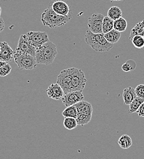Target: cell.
<instances>
[{
  "instance_id": "obj_20",
  "label": "cell",
  "mask_w": 144,
  "mask_h": 159,
  "mask_svg": "<svg viewBox=\"0 0 144 159\" xmlns=\"http://www.w3.org/2000/svg\"><path fill=\"white\" fill-rule=\"evenodd\" d=\"M114 21L110 19L108 16L104 17L103 26H102L103 34H106L114 29Z\"/></svg>"
},
{
  "instance_id": "obj_23",
  "label": "cell",
  "mask_w": 144,
  "mask_h": 159,
  "mask_svg": "<svg viewBox=\"0 0 144 159\" xmlns=\"http://www.w3.org/2000/svg\"><path fill=\"white\" fill-rule=\"evenodd\" d=\"M62 115L64 118H77V110L74 105L66 107L62 112Z\"/></svg>"
},
{
  "instance_id": "obj_24",
  "label": "cell",
  "mask_w": 144,
  "mask_h": 159,
  "mask_svg": "<svg viewBox=\"0 0 144 159\" xmlns=\"http://www.w3.org/2000/svg\"><path fill=\"white\" fill-rule=\"evenodd\" d=\"M77 122L74 118H65L63 120V125L67 130H72L77 127Z\"/></svg>"
},
{
  "instance_id": "obj_22",
  "label": "cell",
  "mask_w": 144,
  "mask_h": 159,
  "mask_svg": "<svg viewBox=\"0 0 144 159\" xmlns=\"http://www.w3.org/2000/svg\"><path fill=\"white\" fill-rule=\"evenodd\" d=\"M128 26L127 21L123 17H121L117 20H114V30L122 33L126 31Z\"/></svg>"
},
{
  "instance_id": "obj_5",
  "label": "cell",
  "mask_w": 144,
  "mask_h": 159,
  "mask_svg": "<svg viewBox=\"0 0 144 159\" xmlns=\"http://www.w3.org/2000/svg\"><path fill=\"white\" fill-rule=\"evenodd\" d=\"M14 59L21 70H33L37 67V62L35 57L26 53L19 52H15Z\"/></svg>"
},
{
  "instance_id": "obj_28",
  "label": "cell",
  "mask_w": 144,
  "mask_h": 159,
  "mask_svg": "<svg viewBox=\"0 0 144 159\" xmlns=\"http://www.w3.org/2000/svg\"><path fill=\"white\" fill-rule=\"evenodd\" d=\"M135 91L137 97L144 99V84H141L137 86L135 88Z\"/></svg>"
},
{
  "instance_id": "obj_13",
  "label": "cell",
  "mask_w": 144,
  "mask_h": 159,
  "mask_svg": "<svg viewBox=\"0 0 144 159\" xmlns=\"http://www.w3.org/2000/svg\"><path fill=\"white\" fill-rule=\"evenodd\" d=\"M46 92L49 98L57 100L62 99L64 95L61 86L57 83H52L47 88Z\"/></svg>"
},
{
  "instance_id": "obj_26",
  "label": "cell",
  "mask_w": 144,
  "mask_h": 159,
  "mask_svg": "<svg viewBox=\"0 0 144 159\" xmlns=\"http://www.w3.org/2000/svg\"><path fill=\"white\" fill-rule=\"evenodd\" d=\"M136 67V63L133 60H129L127 61L123 64L122 69L124 72H129L134 70Z\"/></svg>"
},
{
  "instance_id": "obj_12",
  "label": "cell",
  "mask_w": 144,
  "mask_h": 159,
  "mask_svg": "<svg viewBox=\"0 0 144 159\" xmlns=\"http://www.w3.org/2000/svg\"><path fill=\"white\" fill-rule=\"evenodd\" d=\"M1 50L0 52V61L9 62L14 58L15 52L7 42H0Z\"/></svg>"
},
{
  "instance_id": "obj_18",
  "label": "cell",
  "mask_w": 144,
  "mask_h": 159,
  "mask_svg": "<svg viewBox=\"0 0 144 159\" xmlns=\"http://www.w3.org/2000/svg\"><path fill=\"white\" fill-rule=\"evenodd\" d=\"M123 12L121 9L117 6L111 7L107 12V16L112 20H115L122 17Z\"/></svg>"
},
{
  "instance_id": "obj_27",
  "label": "cell",
  "mask_w": 144,
  "mask_h": 159,
  "mask_svg": "<svg viewBox=\"0 0 144 159\" xmlns=\"http://www.w3.org/2000/svg\"><path fill=\"white\" fill-rule=\"evenodd\" d=\"M12 70V67L7 62L0 68V77H6L9 75Z\"/></svg>"
},
{
  "instance_id": "obj_10",
  "label": "cell",
  "mask_w": 144,
  "mask_h": 159,
  "mask_svg": "<svg viewBox=\"0 0 144 159\" xmlns=\"http://www.w3.org/2000/svg\"><path fill=\"white\" fill-rule=\"evenodd\" d=\"M83 91H76L64 94L62 98V102L66 107L74 105L84 99Z\"/></svg>"
},
{
  "instance_id": "obj_31",
  "label": "cell",
  "mask_w": 144,
  "mask_h": 159,
  "mask_svg": "<svg viewBox=\"0 0 144 159\" xmlns=\"http://www.w3.org/2000/svg\"><path fill=\"white\" fill-rule=\"evenodd\" d=\"M7 62H4V61H0V68L3 66V65H4L5 64H6Z\"/></svg>"
},
{
  "instance_id": "obj_4",
  "label": "cell",
  "mask_w": 144,
  "mask_h": 159,
  "mask_svg": "<svg viewBox=\"0 0 144 159\" xmlns=\"http://www.w3.org/2000/svg\"><path fill=\"white\" fill-rule=\"evenodd\" d=\"M74 106L77 110L76 118L77 124L83 126L88 124L91 119L93 114V107L91 104L83 100L75 104Z\"/></svg>"
},
{
  "instance_id": "obj_16",
  "label": "cell",
  "mask_w": 144,
  "mask_h": 159,
  "mask_svg": "<svg viewBox=\"0 0 144 159\" xmlns=\"http://www.w3.org/2000/svg\"><path fill=\"white\" fill-rule=\"evenodd\" d=\"M121 33L115 30H112L109 33L104 34V37L106 40L112 44H115L118 42V40L121 38Z\"/></svg>"
},
{
  "instance_id": "obj_9",
  "label": "cell",
  "mask_w": 144,
  "mask_h": 159,
  "mask_svg": "<svg viewBox=\"0 0 144 159\" xmlns=\"http://www.w3.org/2000/svg\"><path fill=\"white\" fill-rule=\"evenodd\" d=\"M104 16L102 14L95 13L88 19V26L89 30L95 34L103 33L102 26Z\"/></svg>"
},
{
  "instance_id": "obj_21",
  "label": "cell",
  "mask_w": 144,
  "mask_h": 159,
  "mask_svg": "<svg viewBox=\"0 0 144 159\" xmlns=\"http://www.w3.org/2000/svg\"><path fill=\"white\" fill-rule=\"evenodd\" d=\"M144 102V99L141 98L139 97H136L134 100L129 104V109L128 113L130 114L136 113L139 108L141 107L142 103Z\"/></svg>"
},
{
  "instance_id": "obj_15",
  "label": "cell",
  "mask_w": 144,
  "mask_h": 159,
  "mask_svg": "<svg viewBox=\"0 0 144 159\" xmlns=\"http://www.w3.org/2000/svg\"><path fill=\"white\" fill-rule=\"evenodd\" d=\"M137 97L135 89L129 86L125 88L123 93L124 104L129 105V104Z\"/></svg>"
},
{
  "instance_id": "obj_8",
  "label": "cell",
  "mask_w": 144,
  "mask_h": 159,
  "mask_svg": "<svg viewBox=\"0 0 144 159\" xmlns=\"http://www.w3.org/2000/svg\"><path fill=\"white\" fill-rule=\"evenodd\" d=\"M57 83L61 86L64 94L73 91L69 68L64 69L60 72L57 77Z\"/></svg>"
},
{
  "instance_id": "obj_6",
  "label": "cell",
  "mask_w": 144,
  "mask_h": 159,
  "mask_svg": "<svg viewBox=\"0 0 144 159\" xmlns=\"http://www.w3.org/2000/svg\"><path fill=\"white\" fill-rule=\"evenodd\" d=\"M72 91H83L85 87L86 79L82 70L80 69L69 68Z\"/></svg>"
},
{
  "instance_id": "obj_2",
  "label": "cell",
  "mask_w": 144,
  "mask_h": 159,
  "mask_svg": "<svg viewBox=\"0 0 144 159\" xmlns=\"http://www.w3.org/2000/svg\"><path fill=\"white\" fill-rule=\"evenodd\" d=\"M85 40L88 45L98 52L110 51L114 47V44L109 43L104 37V34H95L89 30L86 31Z\"/></svg>"
},
{
  "instance_id": "obj_34",
  "label": "cell",
  "mask_w": 144,
  "mask_h": 159,
  "mask_svg": "<svg viewBox=\"0 0 144 159\" xmlns=\"http://www.w3.org/2000/svg\"><path fill=\"white\" fill-rule=\"evenodd\" d=\"M1 45H0V52H1Z\"/></svg>"
},
{
  "instance_id": "obj_17",
  "label": "cell",
  "mask_w": 144,
  "mask_h": 159,
  "mask_svg": "<svg viewBox=\"0 0 144 159\" xmlns=\"http://www.w3.org/2000/svg\"><path fill=\"white\" fill-rule=\"evenodd\" d=\"M136 35H139L144 37V20L137 23L132 28L129 39L131 40L134 36Z\"/></svg>"
},
{
  "instance_id": "obj_25",
  "label": "cell",
  "mask_w": 144,
  "mask_h": 159,
  "mask_svg": "<svg viewBox=\"0 0 144 159\" xmlns=\"http://www.w3.org/2000/svg\"><path fill=\"white\" fill-rule=\"evenodd\" d=\"M132 43L133 45L138 48V49H142L144 48V37L141 36L139 35L134 36L132 39Z\"/></svg>"
},
{
  "instance_id": "obj_19",
  "label": "cell",
  "mask_w": 144,
  "mask_h": 159,
  "mask_svg": "<svg viewBox=\"0 0 144 159\" xmlns=\"http://www.w3.org/2000/svg\"><path fill=\"white\" fill-rule=\"evenodd\" d=\"M118 143L122 149H127L132 146V141L129 135H123L120 137L118 141Z\"/></svg>"
},
{
  "instance_id": "obj_11",
  "label": "cell",
  "mask_w": 144,
  "mask_h": 159,
  "mask_svg": "<svg viewBox=\"0 0 144 159\" xmlns=\"http://www.w3.org/2000/svg\"><path fill=\"white\" fill-rule=\"evenodd\" d=\"M16 51L29 54L34 57L36 56V48L30 44L25 34L21 35L18 42Z\"/></svg>"
},
{
  "instance_id": "obj_1",
  "label": "cell",
  "mask_w": 144,
  "mask_h": 159,
  "mask_svg": "<svg viewBox=\"0 0 144 159\" xmlns=\"http://www.w3.org/2000/svg\"><path fill=\"white\" fill-rule=\"evenodd\" d=\"M57 54L56 45L49 40L36 48L35 58L37 64L49 66L53 62Z\"/></svg>"
},
{
  "instance_id": "obj_29",
  "label": "cell",
  "mask_w": 144,
  "mask_h": 159,
  "mask_svg": "<svg viewBox=\"0 0 144 159\" xmlns=\"http://www.w3.org/2000/svg\"><path fill=\"white\" fill-rule=\"evenodd\" d=\"M136 113L138 114V115L140 117L144 118V102L142 103L141 107L139 108V109L137 110Z\"/></svg>"
},
{
  "instance_id": "obj_14",
  "label": "cell",
  "mask_w": 144,
  "mask_h": 159,
  "mask_svg": "<svg viewBox=\"0 0 144 159\" xmlns=\"http://www.w3.org/2000/svg\"><path fill=\"white\" fill-rule=\"evenodd\" d=\"M52 9L58 14L67 16L70 12L69 5L63 1H57L51 5Z\"/></svg>"
},
{
  "instance_id": "obj_30",
  "label": "cell",
  "mask_w": 144,
  "mask_h": 159,
  "mask_svg": "<svg viewBox=\"0 0 144 159\" xmlns=\"http://www.w3.org/2000/svg\"><path fill=\"white\" fill-rule=\"evenodd\" d=\"M4 28H5V23L4 21V20L2 19V18L0 17V33L4 30Z\"/></svg>"
},
{
  "instance_id": "obj_33",
  "label": "cell",
  "mask_w": 144,
  "mask_h": 159,
  "mask_svg": "<svg viewBox=\"0 0 144 159\" xmlns=\"http://www.w3.org/2000/svg\"><path fill=\"white\" fill-rule=\"evenodd\" d=\"M1 7H0V17H1Z\"/></svg>"
},
{
  "instance_id": "obj_3",
  "label": "cell",
  "mask_w": 144,
  "mask_h": 159,
  "mask_svg": "<svg viewBox=\"0 0 144 159\" xmlns=\"http://www.w3.org/2000/svg\"><path fill=\"white\" fill-rule=\"evenodd\" d=\"M71 18V16H64L57 14L50 6L45 9L42 14L41 21L44 26L54 28L66 25Z\"/></svg>"
},
{
  "instance_id": "obj_32",
  "label": "cell",
  "mask_w": 144,
  "mask_h": 159,
  "mask_svg": "<svg viewBox=\"0 0 144 159\" xmlns=\"http://www.w3.org/2000/svg\"><path fill=\"white\" fill-rule=\"evenodd\" d=\"M111 2L112 1H123V0H110Z\"/></svg>"
},
{
  "instance_id": "obj_7",
  "label": "cell",
  "mask_w": 144,
  "mask_h": 159,
  "mask_svg": "<svg viewBox=\"0 0 144 159\" xmlns=\"http://www.w3.org/2000/svg\"><path fill=\"white\" fill-rule=\"evenodd\" d=\"M28 42L35 48L41 47L45 43L49 41L47 33L41 31H29L25 34Z\"/></svg>"
}]
</instances>
